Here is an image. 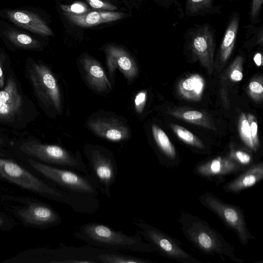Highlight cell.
<instances>
[{
  "label": "cell",
  "mask_w": 263,
  "mask_h": 263,
  "mask_svg": "<svg viewBox=\"0 0 263 263\" xmlns=\"http://www.w3.org/2000/svg\"><path fill=\"white\" fill-rule=\"evenodd\" d=\"M74 236L90 246L116 252L153 253L151 245L136 233L128 235L99 222L84 223L78 228Z\"/></svg>",
  "instance_id": "obj_3"
},
{
  "label": "cell",
  "mask_w": 263,
  "mask_h": 263,
  "mask_svg": "<svg viewBox=\"0 0 263 263\" xmlns=\"http://www.w3.org/2000/svg\"><path fill=\"white\" fill-rule=\"evenodd\" d=\"M84 153L88 161L89 173L96 180L99 191L108 198L117 179L118 170L113 153L99 145L86 144Z\"/></svg>",
  "instance_id": "obj_4"
},
{
  "label": "cell",
  "mask_w": 263,
  "mask_h": 263,
  "mask_svg": "<svg viewBox=\"0 0 263 263\" xmlns=\"http://www.w3.org/2000/svg\"><path fill=\"white\" fill-rule=\"evenodd\" d=\"M229 156L243 170L247 168L254 163L252 156L243 151H233Z\"/></svg>",
  "instance_id": "obj_27"
},
{
  "label": "cell",
  "mask_w": 263,
  "mask_h": 263,
  "mask_svg": "<svg viewBox=\"0 0 263 263\" xmlns=\"http://www.w3.org/2000/svg\"><path fill=\"white\" fill-rule=\"evenodd\" d=\"M152 132L155 142L162 155L165 157L164 165L168 168L178 165L179 160L173 144L165 132L158 126L153 125Z\"/></svg>",
  "instance_id": "obj_20"
},
{
  "label": "cell",
  "mask_w": 263,
  "mask_h": 263,
  "mask_svg": "<svg viewBox=\"0 0 263 263\" xmlns=\"http://www.w3.org/2000/svg\"><path fill=\"white\" fill-rule=\"evenodd\" d=\"M182 88L187 91L194 90L196 92H200L202 88V83L200 81L195 78L186 79L182 83Z\"/></svg>",
  "instance_id": "obj_30"
},
{
  "label": "cell",
  "mask_w": 263,
  "mask_h": 263,
  "mask_svg": "<svg viewBox=\"0 0 263 263\" xmlns=\"http://www.w3.org/2000/svg\"><path fill=\"white\" fill-rule=\"evenodd\" d=\"M193 52L199 57L210 58L214 52L215 32L208 23L195 25L185 33Z\"/></svg>",
  "instance_id": "obj_14"
},
{
  "label": "cell",
  "mask_w": 263,
  "mask_h": 263,
  "mask_svg": "<svg viewBox=\"0 0 263 263\" xmlns=\"http://www.w3.org/2000/svg\"><path fill=\"white\" fill-rule=\"evenodd\" d=\"M61 9L66 13L76 14H82L87 13L89 9L83 3L81 2L74 3L71 5H62Z\"/></svg>",
  "instance_id": "obj_29"
},
{
  "label": "cell",
  "mask_w": 263,
  "mask_h": 263,
  "mask_svg": "<svg viewBox=\"0 0 263 263\" xmlns=\"http://www.w3.org/2000/svg\"><path fill=\"white\" fill-rule=\"evenodd\" d=\"M178 220L185 239L202 253L238 263L244 261L236 256L233 246L204 220L185 211L180 212Z\"/></svg>",
  "instance_id": "obj_2"
},
{
  "label": "cell",
  "mask_w": 263,
  "mask_h": 263,
  "mask_svg": "<svg viewBox=\"0 0 263 263\" xmlns=\"http://www.w3.org/2000/svg\"><path fill=\"white\" fill-rule=\"evenodd\" d=\"M229 156H217L197 164L194 172L200 177L219 184L231 175H237L243 171Z\"/></svg>",
  "instance_id": "obj_11"
},
{
  "label": "cell",
  "mask_w": 263,
  "mask_h": 263,
  "mask_svg": "<svg viewBox=\"0 0 263 263\" xmlns=\"http://www.w3.org/2000/svg\"><path fill=\"white\" fill-rule=\"evenodd\" d=\"M202 114L198 111L190 110L183 113V118L186 120H192L200 119L202 117Z\"/></svg>",
  "instance_id": "obj_35"
},
{
  "label": "cell",
  "mask_w": 263,
  "mask_h": 263,
  "mask_svg": "<svg viewBox=\"0 0 263 263\" xmlns=\"http://www.w3.org/2000/svg\"><path fill=\"white\" fill-rule=\"evenodd\" d=\"M172 127L179 139L185 143L199 149L204 148L202 142L186 128L175 124Z\"/></svg>",
  "instance_id": "obj_25"
},
{
  "label": "cell",
  "mask_w": 263,
  "mask_h": 263,
  "mask_svg": "<svg viewBox=\"0 0 263 263\" xmlns=\"http://www.w3.org/2000/svg\"><path fill=\"white\" fill-rule=\"evenodd\" d=\"M86 1L93 9L111 11H113L117 9V7L114 5L102 0H86Z\"/></svg>",
  "instance_id": "obj_31"
},
{
  "label": "cell",
  "mask_w": 263,
  "mask_h": 263,
  "mask_svg": "<svg viewBox=\"0 0 263 263\" xmlns=\"http://www.w3.org/2000/svg\"><path fill=\"white\" fill-rule=\"evenodd\" d=\"M239 132L241 138L245 144L253 151L257 152L252 140L248 121L246 119V116L243 114L240 118Z\"/></svg>",
  "instance_id": "obj_26"
},
{
  "label": "cell",
  "mask_w": 263,
  "mask_h": 263,
  "mask_svg": "<svg viewBox=\"0 0 263 263\" xmlns=\"http://www.w3.org/2000/svg\"><path fill=\"white\" fill-rule=\"evenodd\" d=\"M0 176L24 189L65 204L78 213L92 214L100 206L97 197L49 184L12 160L0 158Z\"/></svg>",
  "instance_id": "obj_1"
},
{
  "label": "cell",
  "mask_w": 263,
  "mask_h": 263,
  "mask_svg": "<svg viewBox=\"0 0 263 263\" xmlns=\"http://www.w3.org/2000/svg\"><path fill=\"white\" fill-rule=\"evenodd\" d=\"M86 125L96 136L111 142L124 141L131 137L129 125L119 117L103 115L90 117Z\"/></svg>",
  "instance_id": "obj_10"
},
{
  "label": "cell",
  "mask_w": 263,
  "mask_h": 263,
  "mask_svg": "<svg viewBox=\"0 0 263 263\" xmlns=\"http://www.w3.org/2000/svg\"><path fill=\"white\" fill-rule=\"evenodd\" d=\"M79 61V69L89 87L100 93L112 90L111 83L99 61L87 55L82 56Z\"/></svg>",
  "instance_id": "obj_15"
},
{
  "label": "cell",
  "mask_w": 263,
  "mask_h": 263,
  "mask_svg": "<svg viewBox=\"0 0 263 263\" xmlns=\"http://www.w3.org/2000/svg\"><path fill=\"white\" fill-rule=\"evenodd\" d=\"M28 162L35 171L63 190L96 197L99 195L97 182L90 174L53 166L33 159Z\"/></svg>",
  "instance_id": "obj_7"
},
{
  "label": "cell",
  "mask_w": 263,
  "mask_h": 263,
  "mask_svg": "<svg viewBox=\"0 0 263 263\" xmlns=\"http://www.w3.org/2000/svg\"><path fill=\"white\" fill-rule=\"evenodd\" d=\"M106 65L110 78L113 79L116 69L122 73L128 84H130L138 75V68L134 58L123 48L109 45L104 49Z\"/></svg>",
  "instance_id": "obj_12"
},
{
  "label": "cell",
  "mask_w": 263,
  "mask_h": 263,
  "mask_svg": "<svg viewBox=\"0 0 263 263\" xmlns=\"http://www.w3.org/2000/svg\"><path fill=\"white\" fill-rule=\"evenodd\" d=\"M22 105V97L15 81L10 77L4 89L0 90V119H8L14 117Z\"/></svg>",
  "instance_id": "obj_17"
},
{
  "label": "cell",
  "mask_w": 263,
  "mask_h": 263,
  "mask_svg": "<svg viewBox=\"0 0 263 263\" xmlns=\"http://www.w3.org/2000/svg\"><path fill=\"white\" fill-rule=\"evenodd\" d=\"M252 115H249L248 122L250 125L252 140L257 151L259 148V140L257 136V123L256 118Z\"/></svg>",
  "instance_id": "obj_32"
},
{
  "label": "cell",
  "mask_w": 263,
  "mask_h": 263,
  "mask_svg": "<svg viewBox=\"0 0 263 263\" xmlns=\"http://www.w3.org/2000/svg\"><path fill=\"white\" fill-rule=\"evenodd\" d=\"M17 214L26 223L43 228L54 227L62 222L59 213L44 203H31L18 210Z\"/></svg>",
  "instance_id": "obj_13"
},
{
  "label": "cell",
  "mask_w": 263,
  "mask_h": 263,
  "mask_svg": "<svg viewBox=\"0 0 263 263\" xmlns=\"http://www.w3.org/2000/svg\"><path fill=\"white\" fill-rule=\"evenodd\" d=\"M4 223V220L3 218L0 216V226H2Z\"/></svg>",
  "instance_id": "obj_40"
},
{
  "label": "cell",
  "mask_w": 263,
  "mask_h": 263,
  "mask_svg": "<svg viewBox=\"0 0 263 263\" xmlns=\"http://www.w3.org/2000/svg\"><path fill=\"white\" fill-rule=\"evenodd\" d=\"M263 0H252L250 8V18L253 25L260 23V14L262 5Z\"/></svg>",
  "instance_id": "obj_28"
},
{
  "label": "cell",
  "mask_w": 263,
  "mask_h": 263,
  "mask_svg": "<svg viewBox=\"0 0 263 263\" xmlns=\"http://www.w3.org/2000/svg\"><path fill=\"white\" fill-rule=\"evenodd\" d=\"M263 178V163H254L225 183L222 190L226 193L239 194L259 182Z\"/></svg>",
  "instance_id": "obj_16"
},
{
  "label": "cell",
  "mask_w": 263,
  "mask_h": 263,
  "mask_svg": "<svg viewBox=\"0 0 263 263\" xmlns=\"http://www.w3.org/2000/svg\"><path fill=\"white\" fill-rule=\"evenodd\" d=\"M99 262L102 263H153L145 258L127 255L120 252L106 251L97 256Z\"/></svg>",
  "instance_id": "obj_23"
},
{
  "label": "cell",
  "mask_w": 263,
  "mask_h": 263,
  "mask_svg": "<svg viewBox=\"0 0 263 263\" xmlns=\"http://www.w3.org/2000/svg\"><path fill=\"white\" fill-rule=\"evenodd\" d=\"M64 15L74 25L80 27H90L100 24L114 22L124 17L121 12L111 11H92L82 14L64 12Z\"/></svg>",
  "instance_id": "obj_19"
},
{
  "label": "cell",
  "mask_w": 263,
  "mask_h": 263,
  "mask_svg": "<svg viewBox=\"0 0 263 263\" xmlns=\"http://www.w3.org/2000/svg\"><path fill=\"white\" fill-rule=\"evenodd\" d=\"M1 154V152H0V155Z\"/></svg>",
  "instance_id": "obj_41"
},
{
  "label": "cell",
  "mask_w": 263,
  "mask_h": 263,
  "mask_svg": "<svg viewBox=\"0 0 263 263\" xmlns=\"http://www.w3.org/2000/svg\"><path fill=\"white\" fill-rule=\"evenodd\" d=\"M254 61L255 64L259 66L262 64V55L260 53H257L254 57Z\"/></svg>",
  "instance_id": "obj_38"
},
{
  "label": "cell",
  "mask_w": 263,
  "mask_h": 263,
  "mask_svg": "<svg viewBox=\"0 0 263 263\" xmlns=\"http://www.w3.org/2000/svg\"><path fill=\"white\" fill-rule=\"evenodd\" d=\"M20 149L46 163L89 174L87 165L79 151L73 153L60 145L43 144L35 140L24 142Z\"/></svg>",
  "instance_id": "obj_6"
},
{
  "label": "cell",
  "mask_w": 263,
  "mask_h": 263,
  "mask_svg": "<svg viewBox=\"0 0 263 263\" xmlns=\"http://www.w3.org/2000/svg\"><path fill=\"white\" fill-rule=\"evenodd\" d=\"M146 100V92L140 91L135 97L134 103L135 110L137 113H141Z\"/></svg>",
  "instance_id": "obj_33"
},
{
  "label": "cell",
  "mask_w": 263,
  "mask_h": 263,
  "mask_svg": "<svg viewBox=\"0 0 263 263\" xmlns=\"http://www.w3.org/2000/svg\"><path fill=\"white\" fill-rule=\"evenodd\" d=\"M157 1L160 5H161L163 7H165L166 9L172 8L174 7L175 10L178 12V14L179 16H184V12L183 10V9L177 1V0H156Z\"/></svg>",
  "instance_id": "obj_34"
},
{
  "label": "cell",
  "mask_w": 263,
  "mask_h": 263,
  "mask_svg": "<svg viewBox=\"0 0 263 263\" xmlns=\"http://www.w3.org/2000/svg\"><path fill=\"white\" fill-rule=\"evenodd\" d=\"M250 90L254 93L260 94L263 91L262 85L258 82L252 81L249 84Z\"/></svg>",
  "instance_id": "obj_36"
},
{
  "label": "cell",
  "mask_w": 263,
  "mask_h": 263,
  "mask_svg": "<svg viewBox=\"0 0 263 263\" xmlns=\"http://www.w3.org/2000/svg\"><path fill=\"white\" fill-rule=\"evenodd\" d=\"M133 223L138 228L136 233L151 245L154 252L183 263H201L183 248L178 239L143 220L135 219Z\"/></svg>",
  "instance_id": "obj_8"
},
{
  "label": "cell",
  "mask_w": 263,
  "mask_h": 263,
  "mask_svg": "<svg viewBox=\"0 0 263 263\" xmlns=\"http://www.w3.org/2000/svg\"><path fill=\"white\" fill-rule=\"evenodd\" d=\"M7 37L14 44L25 49H35L40 43L31 36L17 31L9 30L5 32Z\"/></svg>",
  "instance_id": "obj_24"
},
{
  "label": "cell",
  "mask_w": 263,
  "mask_h": 263,
  "mask_svg": "<svg viewBox=\"0 0 263 263\" xmlns=\"http://www.w3.org/2000/svg\"><path fill=\"white\" fill-rule=\"evenodd\" d=\"M240 24V15L234 12L230 17L222 38L220 54L222 60H226L232 52L238 34Z\"/></svg>",
  "instance_id": "obj_22"
},
{
  "label": "cell",
  "mask_w": 263,
  "mask_h": 263,
  "mask_svg": "<svg viewBox=\"0 0 263 263\" xmlns=\"http://www.w3.org/2000/svg\"><path fill=\"white\" fill-rule=\"evenodd\" d=\"M198 200L215 214L228 229L235 233L242 245L246 246L250 240L256 239L250 232L244 211L240 206L226 202L207 191L201 194Z\"/></svg>",
  "instance_id": "obj_5"
},
{
  "label": "cell",
  "mask_w": 263,
  "mask_h": 263,
  "mask_svg": "<svg viewBox=\"0 0 263 263\" xmlns=\"http://www.w3.org/2000/svg\"><path fill=\"white\" fill-rule=\"evenodd\" d=\"M7 14L15 24L31 32L43 35L53 34L49 27L35 13L24 10H9Z\"/></svg>",
  "instance_id": "obj_18"
},
{
  "label": "cell",
  "mask_w": 263,
  "mask_h": 263,
  "mask_svg": "<svg viewBox=\"0 0 263 263\" xmlns=\"http://www.w3.org/2000/svg\"><path fill=\"white\" fill-rule=\"evenodd\" d=\"M230 77L231 79L233 81H239L242 80L243 74L240 71L235 69L232 72Z\"/></svg>",
  "instance_id": "obj_37"
},
{
  "label": "cell",
  "mask_w": 263,
  "mask_h": 263,
  "mask_svg": "<svg viewBox=\"0 0 263 263\" xmlns=\"http://www.w3.org/2000/svg\"><path fill=\"white\" fill-rule=\"evenodd\" d=\"M4 85V76L3 71L2 68L1 63L0 62V88H2Z\"/></svg>",
  "instance_id": "obj_39"
},
{
  "label": "cell",
  "mask_w": 263,
  "mask_h": 263,
  "mask_svg": "<svg viewBox=\"0 0 263 263\" xmlns=\"http://www.w3.org/2000/svg\"><path fill=\"white\" fill-rule=\"evenodd\" d=\"M218 0H185L184 16L187 17L204 16L221 13Z\"/></svg>",
  "instance_id": "obj_21"
},
{
  "label": "cell",
  "mask_w": 263,
  "mask_h": 263,
  "mask_svg": "<svg viewBox=\"0 0 263 263\" xmlns=\"http://www.w3.org/2000/svg\"><path fill=\"white\" fill-rule=\"evenodd\" d=\"M30 81L38 97L44 104L62 112L61 96L56 79L45 65L33 63L29 70Z\"/></svg>",
  "instance_id": "obj_9"
}]
</instances>
